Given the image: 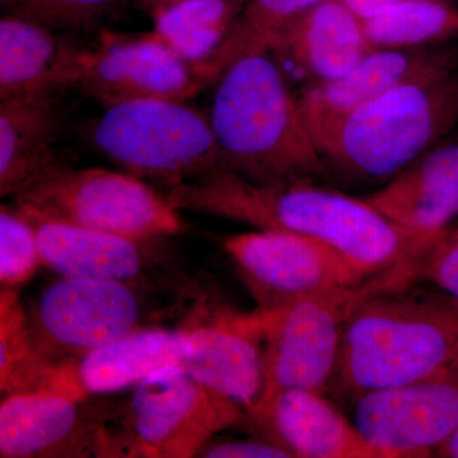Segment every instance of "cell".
<instances>
[{
  "instance_id": "4",
  "label": "cell",
  "mask_w": 458,
  "mask_h": 458,
  "mask_svg": "<svg viewBox=\"0 0 458 458\" xmlns=\"http://www.w3.org/2000/svg\"><path fill=\"white\" fill-rule=\"evenodd\" d=\"M458 123V68L401 86L313 135L327 165L384 182L438 146Z\"/></svg>"
},
{
  "instance_id": "21",
  "label": "cell",
  "mask_w": 458,
  "mask_h": 458,
  "mask_svg": "<svg viewBox=\"0 0 458 458\" xmlns=\"http://www.w3.org/2000/svg\"><path fill=\"white\" fill-rule=\"evenodd\" d=\"M64 126L56 95L0 101V195L16 197L56 164Z\"/></svg>"
},
{
  "instance_id": "25",
  "label": "cell",
  "mask_w": 458,
  "mask_h": 458,
  "mask_svg": "<svg viewBox=\"0 0 458 458\" xmlns=\"http://www.w3.org/2000/svg\"><path fill=\"white\" fill-rule=\"evenodd\" d=\"M363 23L375 49L428 47L458 35V8L452 0H408Z\"/></svg>"
},
{
  "instance_id": "14",
  "label": "cell",
  "mask_w": 458,
  "mask_h": 458,
  "mask_svg": "<svg viewBox=\"0 0 458 458\" xmlns=\"http://www.w3.org/2000/svg\"><path fill=\"white\" fill-rule=\"evenodd\" d=\"M25 216L35 228L41 264L60 276L148 288L165 285L168 280L164 279L168 258L159 245L164 238L140 240Z\"/></svg>"
},
{
  "instance_id": "7",
  "label": "cell",
  "mask_w": 458,
  "mask_h": 458,
  "mask_svg": "<svg viewBox=\"0 0 458 458\" xmlns=\"http://www.w3.org/2000/svg\"><path fill=\"white\" fill-rule=\"evenodd\" d=\"M245 410L197 381L182 364L165 367L132 387L125 405L110 411L105 457L199 456L222 430L242 423Z\"/></svg>"
},
{
  "instance_id": "24",
  "label": "cell",
  "mask_w": 458,
  "mask_h": 458,
  "mask_svg": "<svg viewBox=\"0 0 458 458\" xmlns=\"http://www.w3.org/2000/svg\"><path fill=\"white\" fill-rule=\"evenodd\" d=\"M322 0H246L227 35L204 57L214 77L243 54L271 53L289 23Z\"/></svg>"
},
{
  "instance_id": "9",
  "label": "cell",
  "mask_w": 458,
  "mask_h": 458,
  "mask_svg": "<svg viewBox=\"0 0 458 458\" xmlns=\"http://www.w3.org/2000/svg\"><path fill=\"white\" fill-rule=\"evenodd\" d=\"M148 286L113 280L62 276L26 307L36 352L53 366L134 333L147 324Z\"/></svg>"
},
{
  "instance_id": "15",
  "label": "cell",
  "mask_w": 458,
  "mask_h": 458,
  "mask_svg": "<svg viewBox=\"0 0 458 458\" xmlns=\"http://www.w3.org/2000/svg\"><path fill=\"white\" fill-rule=\"evenodd\" d=\"M183 330V369L254 417L265 394V369L250 313L209 310Z\"/></svg>"
},
{
  "instance_id": "30",
  "label": "cell",
  "mask_w": 458,
  "mask_h": 458,
  "mask_svg": "<svg viewBox=\"0 0 458 458\" xmlns=\"http://www.w3.org/2000/svg\"><path fill=\"white\" fill-rule=\"evenodd\" d=\"M340 2L351 9L352 13L357 14L360 20L367 21L408 0H340Z\"/></svg>"
},
{
  "instance_id": "8",
  "label": "cell",
  "mask_w": 458,
  "mask_h": 458,
  "mask_svg": "<svg viewBox=\"0 0 458 458\" xmlns=\"http://www.w3.org/2000/svg\"><path fill=\"white\" fill-rule=\"evenodd\" d=\"M21 212L120 236L153 240L185 228L157 188L126 172L56 162L14 197Z\"/></svg>"
},
{
  "instance_id": "17",
  "label": "cell",
  "mask_w": 458,
  "mask_h": 458,
  "mask_svg": "<svg viewBox=\"0 0 458 458\" xmlns=\"http://www.w3.org/2000/svg\"><path fill=\"white\" fill-rule=\"evenodd\" d=\"M87 53L53 27L5 14L0 20V101L77 89Z\"/></svg>"
},
{
  "instance_id": "10",
  "label": "cell",
  "mask_w": 458,
  "mask_h": 458,
  "mask_svg": "<svg viewBox=\"0 0 458 458\" xmlns=\"http://www.w3.org/2000/svg\"><path fill=\"white\" fill-rule=\"evenodd\" d=\"M225 250L260 310L372 276L327 243L289 232L233 234L225 238Z\"/></svg>"
},
{
  "instance_id": "19",
  "label": "cell",
  "mask_w": 458,
  "mask_h": 458,
  "mask_svg": "<svg viewBox=\"0 0 458 458\" xmlns=\"http://www.w3.org/2000/svg\"><path fill=\"white\" fill-rule=\"evenodd\" d=\"M366 199L400 227L433 242L458 222V140L439 143Z\"/></svg>"
},
{
  "instance_id": "5",
  "label": "cell",
  "mask_w": 458,
  "mask_h": 458,
  "mask_svg": "<svg viewBox=\"0 0 458 458\" xmlns=\"http://www.w3.org/2000/svg\"><path fill=\"white\" fill-rule=\"evenodd\" d=\"M412 283V261L409 260L360 284L328 289L276 309L250 313L264 358L261 403L288 388L327 394L335 375L344 330L352 316L370 298Z\"/></svg>"
},
{
  "instance_id": "23",
  "label": "cell",
  "mask_w": 458,
  "mask_h": 458,
  "mask_svg": "<svg viewBox=\"0 0 458 458\" xmlns=\"http://www.w3.org/2000/svg\"><path fill=\"white\" fill-rule=\"evenodd\" d=\"M0 391L3 396L55 391L84 399L75 385L71 364L53 366L36 352L26 306L14 288L0 292Z\"/></svg>"
},
{
  "instance_id": "31",
  "label": "cell",
  "mask_w": 458,
  "mask_h": 458,
  "mask_svg": "<svg viewBox=\"0 0 458 458\" xmlns=\"http://www.w3.org/2000/svg\"><path fill=\"white\" fill-rule=\"evenodd\" d=\"M186 2V0H144L143 7L149 12L150 17L153 20L164 14L168 9L180 4V3ZM228 2H245L246 0H228Z\"/></svg>"
},
{
  "instance_id": "18",
  "label": "cell",
  "mask_w": 458,
  "mask_h": 458,
  "mask_svg": "<svg viewBox=\"0 0 458 458\" xmlns=\"http://www.w3.org/2000/svg\"><path fill=\"white\" fill-rule=\"evenodd\" d=\"M251 420L293 457L384 458L325 394L278 391L261 403Z\"/></svg>"
},
{
  "instance_id": "26",
  "label": "cell",
  "mask_w": 458,
  "mask_h": 458,
  "mask_svg": "<svg viewBox=\"0 0 458 458\" xmlns=\"http://www.w3.org/2000/svg\"><path fill=\"white\" fill-rule=\"evenodd\" d=\"M38 237L29 218L17 207L0 209V283L2 288L25 284L40 267Z\"/></svg>"
},
{
  "instance_id": "12",
  "label": "cell",
  "mask_w": 458,
  "mask_h": 458,
  "mask_svg": "<svg viewBox=\"0 0 458 458\" xmlns=\"http://www.w3.org/2000/svg\"><path fill=\"white\" fill-rule=\"evenodd\" d=\"M207 84L197 62L183 56L161 33L105 35L89 50L78 89L105 108L138 101H189Z\"/></svg>"
},
{
  "instance_id": "33",
  "label": "cell",
  "mask_w": 458,
  "mask_h": 458,
  "mask_svg": "<svg viewBox=\"0 0 458 458\" xmlns=\"http://www.w3.org/2000/svg\"><path fill=\"white\" fill-rule=\"evenodd\" d=\"M144 0H140L141 4H143Z\"/></svg>"
},
{
  "instance_id": "11",
  "label": "cell",
  "mask_w": 458,
  "mask_h": 458,
  "mask_svg": "<svg viewBox=\"0 0 458 458\" xmlns=\"http://www.w3.org/2000/svg\"><path fill=\"white\" fill-rule=\"evenodd\" d=\"M351 400L352 423L384 458L433 457L458 430V364Z\"/></svg>"
},
{
  "instance_id": "3",
  "label": "cell",
  "mask_w": 458,
  "mask_h": 458,
  "mask_svg": "<svg viewBox=\"0 0 458 458\" xmlns=\"http://www.w3.org/2000/svg\"><path fill=\"white\" fill-rule=\"evenodd\" d=\"M216 82L209 119L221 168L255 182L315 180L327 172L300 99L270 53L238 56Z\"/></svg>"
},
{
  "instance_id": "28",
  "label": "cell",
  "mask_w": 458,
  "mask_h": 458,
  "mask_svg": "<svg viewBox=\"0 0 458 458\" xmlns=\"http://www.w3.org/2000/svg\"><path fill=\"white\" fill-rule=\"evenodd\" d=\"M412 276L458 301V222L412 260Z\"/></svg>"
},
{
  "instance_id": "27",
  "label": "cell",
  "mask_w": 458,
  "mask_h": 458,
  "mask_svg": "<svg viewBox=\"0 0 458 458\" xmlns=\"http://www.w3.org/2000/svg\"><path fill=\"white\" fill-rule=\"evenodd\" d=\"M119 0H2L8 13L55 30L83 31L98 23Z\"/></svg>"
},
{
  "instance_id": "32",
  "label": "cell",
  "mask_w": 458,
  "mask_h": 458,
  "mask_svg": "<svg viewBox=\"0 0 458 458\" xmlns=\"http://www.w3.org/2000/svg\"><path fill=\"white\" fill-rule=\"evenodd\" d=\"M434 457L458 458V430L451 437L450 441L445 443V445L437 451L436 456Z\"/></svg>"
},
{
  "instance_id": "6",
  "label": "cell",
  "mask_w": 458,
  "mask_h": 458,
  "mask_svg": "<svg viewBox=\"0 0 458 458\" xmlns=\"http://www.w3.org/2000/svg\"><path fill=\"white\" fill-rule=\"evenodd\" d=\"M93 147L117 167L157 189L222 167L209 116L188 101L138 99L105 108L90 125Z\"/></svg>"
},
{
  "instance_id": "20",
  "label": "cell",
  "mask_w": 458,
  "mask_h": 458,
  "mask_svg": "<svg viewBox=\"0 0 458 458\" xmlns=\"http://www.w3.org/2000/svg\"><path fill=\"white\" fill-rule=\"evenodd\" d=\"M372 50L363 20L340 0H322L286 26L273 51L324 83L348 73Z\"/></svg>"
},
{
  "instance_id": "29",
  "label": "cell",
  "mask_w": 458,
  "mask_h": 458,
  "mask_svg": "<svg viewBox=\"0 0 458 458\" xmlns=\"http://www.w3.org/2000/svg\"><path fill=\"white\" fill-rule=\"evenodd\" d=\"M207 458H291L284 445L265 437L264 439H227L209 442L199 454Z\"/></svg>"
},
{
  "instance_id": "16",
  "label": "cell",
  "mask_w": 458,
  "mask_h": 458,
  "mask_svg": "<svg viewBox=\"0 0 458 458\" xmlns=\"http://www.w3.org/2000/svg\"><path fill=\"white\" fill-rule=\"evenodd\" d=\"M454 68H458V50L450 47L375 49L348 73L304 90L298 98L301 111L313 137L390 90Z\"/></svg>"
},
{
  "instance_id": "13",
  "label": "cell",
  "mask_w": 458,
  "mask_h": 458,
  "mask_svg": "<svg viewBox=\"0 0 458 458\" xmlns=\"http://www.w3.org/2000/svg\"><path fill=\"white\" fill-rule=\"evenodd\" d=\"M55 391L7 394L0 403V457H104L110 410Z\"/></svg>"
},
{
  "instance_id": "22",
  "label": "cell",
  "mask_w": 458,
  "mask_h": 458,
  "mask_svg": "<svg viewBox=\"0 0 458 458\" xmlns=\"http://www.w3.org/2000/svg\"><path fill=\"white\" fill-rule=\"evenodd\" d=\"M185 330L146 327L72 363L84 396L134 387L165 367L182 364Z\"/></svg>"
},
{
  "instance_id": "1",
  "label": "cell",
  "mask_w": 458,
  "mask_h": 458,
  "mask_svg": "<svg viewBox=\"0 0 458 458\" xmlns=\"http://www.w3.org/2000/svg\"><path fill=\"white\" fill-rule=\"evenodd\" d=\"M158 190L177 210L210 214L327 243L369 276L418 258L432 243L400 227L367 199L316 185L315 180L255 182L216 168Z\"/></svg>"
},
{
  "instance_id": "2",
  "label": "cell",
  "mask_w": 458,
  "mask_h": 458,
  "mask_svg": "<svg viewBox=\"0 0 458 458\" xmlns=\"http://www.w3.org/2000/svg\"><path fill=\"white\" fill-rule=\"evenodd\" d=\"M415 283L370 298L349 319L328 391L352 397L458 364V301Z\"/></svg>"
}]
</instances>
